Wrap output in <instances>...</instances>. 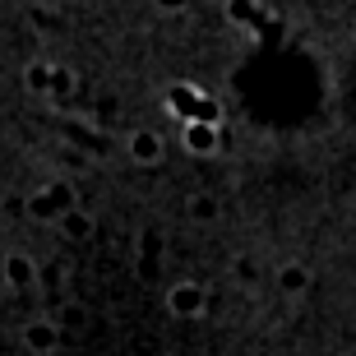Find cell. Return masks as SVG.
<instances>
[{
    "instance_id": "obj_9",
    "label": "cell",
    "mask_w": 356,
    "mask_h": 356,
    "mask_svg": "<svg viewBox=\"0 0 356 356\" xmlns=\"http://www.w3.org/2000/svg\"><path fill=\"white\" fill-rule=\"evenodd\" d=\"M185 213H190L195 222H213V218H218V199L213 195H190L185 199Z\"/></svg>"
},
{
    "instance_id": "obj_6",
    "label": "cell",
    "mask_w": 356,
    "mask_h": 356,
    "mask_svg": "<svg viewBox=\"0 0 356 356\" xmlns=\"http://www.w3.org/2000/svg\"><path fill=\"white\" fill-rule=\"evenodd\" d=\"M130 158L139 162V167H153V162H162V139L153 130H134L130 134Z\"/></svg>"
},
{
    "instance_id": "obj_5",
    "label": "cell",
    "mask_w": 356,
    "mask_h": 356,
    "mask_svg": "<svg viewBox=\"0 0 356 356\" xmlns=\"http://www.w3.org/2000/svg\"><path fill=\"white\" fill-rule=\"evenodd\" d=\"M0 277H5V287H33L38 282V264H33V254H24V250H14V254H5V264H0Z\"/></svg>"
},
{
    "instance_id": "obj_7",
    "label": "cell",
    "mask_w": 356,
    "mask_h": 356,
    "mask_svg": "<svg viewBox=\"0 0 356 356\" xmlns=\"http://www.w3.org/2000/svg\"><path fill=\"white\" fill-rule=\"evenodd\" d=\"M51 222H60V232H65V236H74V241H79V236H88V232H92V218H88L83 209H74V204H65V209L56 213Z\"/></svg>"
},
{
    "instance_id": "obj_11",
    "label": "cell",
    "mask_w": 356,
    "mask_h": 356,
    "mask_svg": "<svg viewBox=\"0 0 356 356\" xmlns=\"http://www.w3.org/2000/svg\"><path fill=\"white\" fill-rule=\"evenodd\" d=\"M70 88H74V74H70L65 65H51V88H47V92H56V97H65Z\"/></svg>"
},
{
    "instance_id": "obj_12",
    "label": "cell",
    "mask_w": 356,
    "mask_h": 356,
    "mask_svg": "<svg viewBox=\"0 0 356 356\" xmlns=\"http://www.w3.org/2000/svg\"><path fill=\"white\" fill-rule=\"evenodd\" d=\"M162 14H181V10H190V0H153Z\"/></svg>"
},
{
    "instance_id": "obj_4",
    "label": "cell",
    "mask_w": 356,
    "mask_h": 356,
    "mask_svg": "<svg viewBox=\"0 0 356 356\" xmlns=\"http://www.w3.org/2000/svg\"><path fill=\"white\" fill-rule=\"evenodd\" d=\"M65 204H70V190H65V181H56L47 195H33V199H28V218H33V222H51Z\"/></svg>"
},
{
    "instance_id": "obj_8",
    "label": "cell",
    "mask_w": 356,
    "mask_h": 356,
    "mask_svg": "<svg viewBox=\"0 0 356 356\" xmlns=\"http://www.w3.org/2000/svg\"><path fill=\"white\" fill-rule=\"evenodd\" d=\"M277 287H282V296H305V287H310V273H305L301 264H287L282 273H277Z\"/></svg>"
},
{
    "instance_id": "obj_3",
    "label": "cell",
    "mask_w": 356,
    "mask_h": 356,
    "mask_svg": "<svg viewBox=\"0 0 356 356\" xmlns=\"http://www.w3.org/2000/svg\"><path fill=\"white\" fill-rule=\"evenodd\" d=\"M185 148H190V153H199V158L218 153V148H222V139H218V125H213L209 116L190 120V125H185Z\"/></svg>"
},
{
    "instance_id": "obj_1",
    "label": "cell",
    "mask_w": 356,
    "mask_h": 356,
    "mask_svg": "<svg viewBox=\"0 0 356 356\" xmlns=\"http://www.w3.org/2000/svg\"><path fill=\"white\" fill-rule=\"evenodd\" d=\"M204 305H209V287H204V282H176V287L167 291V310H172L176 319L204 315Z\"/></svg>"
},
{
    "instance_id": "obj_10",
    "label": "cell",
    "mask_w": 356,
    "mask_h": 356,
    "mask_svg": "<svg viewBox=\"0 0 356 356\" xmlns=\"http://www.w3.org/2000/svg\"><path fill=\"white\" fill-rule=\"evenodd\" d=\"M24 83H28V92H47L51 88V65H47V60H33V65L24 70Z\"/></svg>"
},
{
    "instance_id": "obj_2",
    "label": "cell",
    "mask_w": 356,
    "mask_h": 356,
    "mask_svg": "<svg viewBox=\"0 0 356 356\" xmlns=\"http://www.w3.org/2000/svg\"><path fill=\"white\" fill-rule=\"evenodd\" d=\"M24 347L28 352H56V347H60V324H56L51 315L28 319L24 324Z\"/></svg>"
}]
</instances>
